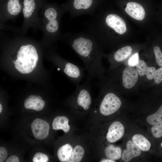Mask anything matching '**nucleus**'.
Listing matches in <instances>:
<instances>
[{"label": "nucleus", "mask_w": 162, "mask_h": 162, "mask_svg": "<svg viewBox=\"0 0 162 162\" xmlns=\"http://www.w3.org/2000/svg\"><path fill=\"white\" fill-rule=\"evenodd\" d=\"M65 37L83 62L87 72V80L103 79L105 70L101 60L104 54L100 42L86 30L69 34Z\"/></svg>", "instance_id": "1"}, {"label": "nucleus", "mask_w": 162, "mask_h": 162, "mask_svg": "<svg viewBox=\"0 0 162 162\" xmlns=\"http://www.w3.org/2000/svg\"><path fill=\"white\" fill-rule=\"evenodd\" d=\"M38 59L37 50L32 45L21 46L16 54V59L14 64L16 68L20 73L28 74L35 68Z\"/></svg>", "instance_id": "2"}, {"label": "nucleus", "mask_w": 162, "mask_h": 162, "mask_svg": "<svg viewBox=\"0 0 162 162\" xmlns=\"http://www.w3.org/2000/svg\"><path fill=\"white\" fill-rule=\"evenodd\" d=\"M102 0H68L62 5L65 11L70 13L72 18L84 14H94Z\"/></svg>", "instance_id": "3"}, {"label": "nucleus", "mask_w": 162, "mask_h": 162, "mask_svg": "<svg viewBox=\"0 0 162 162\" xmlns=\"http://www.w3.org/2000/svg\"><path fill=\"white\" fill-rule=\"evenodd\" d=\"M65 11L61 7L53 4L47 5L44 12V15L48 20L46 26L47 31L54 36L57 35L59 29V21L60 16Z\"/></svg>", "instance_id": "4"}, {"label": "nucleus", "mask_w": 162, "mask_h": 162, "mask_svg": "<svg viewBox=\"0 0 162 162\" xmlns=\"http://www.w3.org/2000/svg\"><path fill=\"white\" fill-rule=\"evenodd\" d=\"M121 105V101L116 95L113 92H108L104 94L100 102L99 106V111L103 115L109 116L117 111Z\"/></svg>", "instance_id": "5"}, {"label": "nucleus", "mask_w": 162, "mask_h": 162, "mask_svg": "<svg viewBox=\"0 0 162 162\" xmlns=\"http://www.w3.org/2000/svg\"><path fill=\"white\" fill-rule=\"evenodd\" d=\"M90 82L87 80L77 86L73 95L76 104L86 110L89 109L92 103Z\"/></svg>", "instance_id": "6"}, {"label": "nucleus", "mask_w": 162, "mask_h": 162, "mask_svg": "<svg viewBox=\"0 0 162 162\" xmlns=\"http://www.w3.org/2000/svg\"><path fill=\"white\" fill-rule=\"evenodd\" d=\"M31 128L35 137L38 140H42L46 138L48 136L50 126L45 121L37 118L32 122Z\"/></svg>", "instance_id": "7"}, {"label": "nucleus", "mask_w": 162, "mask_h": 162, "mask_svg": "<svg viewBox=\"0 0 162 162\" xmlns=\"http://www.w3.org/2000/svg\"><path fill=\"white\" fill-rule=\"evenodd\" d=\"M137 71L133 67L129 66L123 70L122 74V83L126 89L132 88L136 83L138 79Z\"/></svg>", "instance_id": "8"}, {"label": "nucleus", "mask_w": 162, "mask_h": 162, "mask_svg": "<svg viewBox=\"0 0 162 162\" xmlns=\"http://www.w3.org/2000/svg\"><path fill=\"white\" fill-rule=\"evenodd\" d=\"M124 132V127L123 124L120 122H115L109 128L106 136V139L110 142H115L123 136Z\"/></svg>", "instance_id": "9"}, {"label": "nucleus", "mask_w": 162, "mask_h": 162, "mask_svg": "<svg viewBox=\"0 0 162 162\" xmlns=\"http://www.w3.org/2000/svg\"><path fill=\"white\" fill-rule=\"evenodd\" d=\"M125 12L133 18L138 20H143L146 13L142 6L135 2H128L125 9Z\"/></svg>", "instance_id": "10"}, {"label": "nucleus", "mask_w": 162, "mask_h": 162, "mask_svg": "<svg viewBox=\"0 0 162 162\" xmlns=\"http://www.w3.org/2000/svg\"><path fill=\"white\" fill-rule=\"evenodd\" d=\"M132 51V48L129 46H126L116 50L111 56L110 61L112 66L116 63L124 61L130 55Z\"/></svg>", "instance_id": "11"}, {"label": "nucleus", "mask_w": 162, "mask_h": 162, "mask_svg": "<svg viewBox=\"0 0 162 162\" xmlns=\"http://www.w3.org/2000/svg\"><path fill=\"white\" fill-rule=\"evenodd\" d=\"M140 150L133 141L129 140L126 144V149L123 151L122 158L125 162L130 161L134 158L139 156L141 154Z\"/></svg>", "instance_id": "12"}, {"label": "nucleus", "mask_w": 162, "mask_h": 162, "mask_svg": "<svg viewBox=\"0 0 162 162\" xmlns=\"http://www.w3.org/2000/svg\"><path fill=\"white\" fill-rule=\"evenodd\" d=\"M45 105V102L41 97L38 95H31L29 96L24 101L25 107L36 111L42 110Z\"/></svg>", "instance_id": "13"}, {"label": "nucleus", "mask_w": 162, "mask_h": 162, "mask_svg": "<svg viewBox=\"0 0 162 162\" xmlns=\"http://www.w3.org/2000/svg\"><path fill=\"white\" fill-rule=\"evenodd\" d=\"M136 69L138 75L142 76L145 75L148 80H151L154 79L156 70L155 68L147 66L145 62L142 60H139L136 65Z\"/></svg>", "instance_id": "14"}, {"label": "nucleus", "mask_w": 162, "mask_h": 162, "mask_svg": "<svg viewBox=\"0 0 162 162\" xmlns=\"http://www.w3.org/2000/svg\"><path fill=\"white\" fill-rule=\"evenodd\" d=\"M41 3V0H23L22 11L24 17L26 18H29Z\"/></svg>", "instance_id": "15"}, {"label": "nucleus", "mask_w": 162, "mask_h": 162, "mask_svg": "<svg viewBox=\"0 0 162 162\" xmlns=\"http://www.w3.org/2000/svg\"><path fill=\"white\" fill-rule=\"evenodd\" d=\"M3 6L10 14L16 16L21 11V0H7Z\"/></svg>", "instance_id": "16"}, {"label": "nucleus", "mask_w": 162, "mask_h": 162, "mask_svg": "<svg viewBox=\"0 0 162 162\" xmlns=\"http://www.w3.org/2000/svg\"><path fill=\"white\" fill-rule=\"evenodd\" d=\"M69 119L65 116H58L55 118L52 123L53 130H62L65 133L70 130V126L68 124Z\"/></svg>", "instance_id": "17"}, {"label": "nucleus", "mask_w": 162, "mask_h": 162, "mask_svg": "<svg viewBox=\"0 0 162 162\" xmlns=\"http://www.w3.org/2000/svg\"><path fill=\"white\" fill-rule=\"evenodd\" d=\"M134 144L141 150L147 151L149 150L151 144L149 141L144 136L140 134H136L132 138Z\"/></svg>", "instance_id": "18"}, {"label": "nucleus", "mask_w": 162, "mask_h": 162, "mask_svg": "<svg viewBox=\"0 0 162 162\" xmlns=\"http://www.w3.org/2000/svg\"><path fill=\"white\" fill-rule=\"evenodd\" d=\"M105 153L108 159L114 160L120 159L122 156L121 148L112 144L109 145L105 148Z\"/></svg>", "instance_id": "19"}, {"label": "nucleus", "mask_w": 162, "mask_h": 162, "mask_svg": "<svg viewBox=\"0 0 162 162\" xmlns=\"http://www.w3.org/2000/svg\"><path fill=\"white\" fill-rule=\"evenodd\" d=\"M84 153L83 148L81 146H76L74 148L66 162H79L82 160Z\"/></svg>", "instance_id": "20"}, {"label": "nucleus", "mask_w": 162, "mask_h": 162, "mask_svg": "<svg viewBox=\"0 0 162 162\" xmlns=\"http://www.w3.org/2000/svg\"><path fill=\"white\" fill-rule=\"evenodd\" d=\"M73 150V149L71 146L68 144H66L60 147L57 152V155L59 160L61 162H66Z\"/></svg>", "instance_id": "21"}, {"label": "nucleus", "mask_w": 162, "mask_h": 162, "mask_svg": "<svg viewBox=\"0 0 162 162\" xmlns=\"http://www.w3.org/2000/svg\"><path fill=\"white\" fill-rule=\"evenodd\" d=\"M147 122L152 125L158 124L162 123V105L155 113L148 116L147 118Z\"/></svg>", "instance_id": "22"}, {"label": "nucleus", "mask_w": 162, "mask_h": 162, "mask_svg": "<svg viewBox=\"0 0 162 162\" xmlns=\"http://www.w3.org/2000/svg\"><path fill=\"white\" fill-rule=\"evenodd\" d=\"M151 130L152 135L155 138H159L162 136V123L153 125Z\"/></svg>", "instance_id": "23"}, {"label": "nucleus", "mask_w": 162, "mask_h": 162, "mask_svg": "<svg viewBox=\"0 0 162 162\" xmlns=\"http://www.w3.org/2000/svg\"><path fill=\"white\" fill-rule=\"evenodd\" d=\"M153 51L157 64L159 66L162 67V52L160 47L157 46H154Z\"/></svg>", "instance_id": "24"}, {"label": "nucleus", "mask_w": 162, "mask_h": 162, "mask_svg": "<svg viewBox=\"0 0 162 162\" xmlns=\"http://www.w3.org/2000/svg\"><path fill=\"white\" fill-rule=\"evenodd\" d=\"M48 158L45 154L41 152H38L35 154L33 158V162H47Z\"/></svg>", "instance_id": "25"}, {"label": "nucleus", "mask_w": 162, "mask_h": 162, "mask_svg": "<svg viewBox=\"0 0 162 162\" xmlns=\"http://www.w3.org/2000/svg\"><path fill=\"white\" fill-rule=\"evenodd\" d=\"M154 79L156 84H159L162 82V67L156 70Z\"/></svg>", "instance_id": "26"}, {"label": "nucleus", "mask_w": 162, "mask_h": 162, "mask_svg": "<svg viewBox=\"0 0 162 162\" xmlns=\"http://www.w3.org/2000/svg\"><path fill=\"white\" fill-rule=\"evenodd\" d=\"M139 60L138 53H136L130 58L128 62V65L131 67L136 66Z\"/></svg>", "instance_id": "27"}, {"label": "nucleus", "mask_w": 162, "mask_h": 162, "mask_svg": "<svg viewBox=\"0 0 162 162\" xmlns=\"http://www.w3.org/2000/svg\"><path fill=\"white\" fill-rule=\"evenodd\" d=\"M8 155V152L6 148L3 147L0 148V162H3Z\"/></svg>", "instance_id": "28"}, {"label": "nucleus", "mask_w": 162, "mask_h": 162, "mask_svg": "<svg viewBox=\"0 0 162 162\" xmlns=\"http://www.w3.org/2000/svg\"><path fill=\"white\" fill-rule=\"evenodd\" d=\"M6 162H19V158L16 156L12 155L8 158L6 160Z\"/></svg>", "instance_id": "29"}, {"label": "nucleus", "mask_w": 162, "mask_h": 162, "mask_svg": "<svg viewBox=\"0 0 162 162\" xmlns=\"http://www.w3.org/2000/svg\"><path fill=\"white\" fill-rule=\"evenodd\" d=\"M100 162H116L114 160H111L110 159H103Z\"/></svg>", "instance_id": "30"}, {"label": "nucleus", "mask_w": 162, "mask_h": 162, "mask_svg": "<svg viewBox=\"0 0 162 162\" xmlns=\"http://www.w3.org/2000/svg\"><path fill=\"white\" fill-rule=\"evenodd\" d=\"M2 109V107L1 104H0V113H1Z\"/></svg>", "instance_id": "31"}, {"label": "nucleus", "mask_w": 162, "mask_h": 162, "mask_svg": "<svg viewBox=\"0 0 162 162\" xmlns=\"http://www.w3.org/2000/svg\"><path fill=\"white\" fill-rule=\"evenodd\" d=\"M161 146L162 147V142H161Z\"/></svg>", "instance_id": "32"}, {"label": "nucleus", "mask_w": 162, "mask_h": 162, "mask_svg": "<svg viewBox=\"0 0 162 162\" xmlns=\"http://www.w3.org/2000/svg\"><path fill=\"white\" fill-rule=\"evenodd\" d=\"M4 0H1L2 1H3Z\"/></svg>", "instance_id": "33"}]
</instances>
